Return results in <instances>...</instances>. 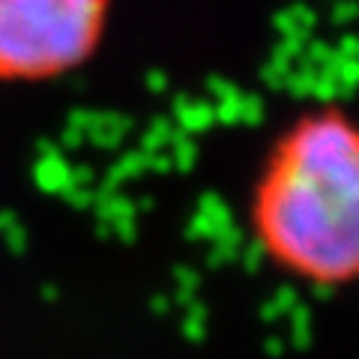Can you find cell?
<instances>
[{"label": "cell", "mask_w": 359, "mask_h": 359, "mask_svg": "<svg viewBox=\"0 0 359 359\" xmlns=\"http://www.w3.org/2000/svg\"><path fill=\"white\" fill-rule=\"evenodd\" d=\"M252 231L290 276L359 282V123L320 108L278 135L252 192Z\"/></svg>", "instance_id": "cell-1"}, {"label": "cell", "mask_w": 359, "mask_h": 359, "mask_svg": "<svg viewBox=\"0 0 359 359\" xmlns=\"http://www.w3.org/2000/svg\"><path fill=\"white\" fill-rule=\"evenodd\" d=\"M108 18L111 0H0V84H45L81 69Z\"/></svg>", "instance_id": "cell-2"}]
</instances>
